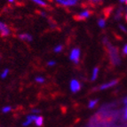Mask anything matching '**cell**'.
Masks as SVG:
<instances>
[{"mask_svg":"<svg viewBox=\"0 0 127 127\" xmlns=\"http://www.w3.org/2000/svg\"><path fill=\"white\" fill-rule=\"evenodd\" d=\"M104 44L106 45V48L108 50V56H109L110 62L113 65H118L120 63V57H119V53L117 49L112 45L109 43V41L108 40V38H104L103 39Z\"/></svg>","mask_w":127,"mask_h":127,"instance_id":"cell-1","label":"cell"},{"mask_svg":"<svg viewBox=\"0 0 127 127\" xmlns=\"http://www.w3.org/2000/svg\"><path fill=\"white\" fill-rule=\"evenodd\" d=\"M54 2L60 6L70 8V7L76 6L79 4L80 0H54Z\"/></svg>","mask_w":127,"mask_h":127,"instance_id":"cell-2","label":"cell"},{"mask_svg":"<svg viewBox=\"0 0 127 127\" xmlns=\"http://www.w3.org/2000/svg\"><path fill=\"white\" fill-rule=\"evenodd\" d=\"M81 57V52L79 48H73L69 53V60L75 64H78Z\"/></svg>","mask_w":127,"mask_h":127,"instance_id":"cell-3","label":"cell"},{"mask_svg":"<svg viewBox=\"0 0 127 127\" xmlns=\"http://www.w3.org/2000/svg\"><path fill=\"white\" fill-rule=\"evenodd\" d=\"M92 12L89 9H84L83 11H81L80 13H78L76 15H75V19L76 21H85V20L88 19L91 16Z\"/></svg>","mask_w":127,"mask_h":127,"instance_id":"cell-4","label":"cell"},{"mask_svg":"<svg viewBox=\"0 0 127 127\" xmlns=\"http://www.w3.org/2000/svg\"><path fill=\"white\" fill-rule=\"evenodd\" d=\"M118 84V80L117 79H113V80H110L108 82L103 83L102 85H100V86L98 88L100 91H105V90H108L112 87L116 86V85Z\"/></svg>","mask_w":127,"mask_h":127,"instance_id":"cell-5","label":"cell"},{"mask_svg":"<svg viewBox=\"0 0 127 127\" xmlns=\"http://www.w3.org/2000/svg\"><path fill=\"white\" fill-rule=\"evenodd\" d=\"M36 116H37V115H34V114L28 115L27 117H25V119H24V121L22 122V124H21L22 127H30V125H34Z\"/></svg>","mask_w":127,"mask_h":127,"instance_id":"cell-6","label":"cell"},{"mask_svg":"<svg viewBox=\"0 0 127 127\" xmlns=\"http://www.w3.org/2000/svg\"><path fill=\"white\" fill-rule=\"evenodd\" d=\"M69 89L73 93H78L81 90V83L77 79H72L69 83Z\"/></svg>","mask_w":127,"mask_h":127,"instance_id":"cell-7","label":"cell"},{"mask_svg":"<svg viewBox=\"0 0 127 127\" xmlns=\"http://www.w3.org/2000/svg\"><path fill=\"white\" fill-rule=\"evenodd\" d=\"M12 33L11 29L4 23L3 21H0V36H9Z\"/></svg>","mask_w":127,"mask_h":127,"instance_id":"cell-8","label":"cell"},{"mask_svg":"<svg viewBox=\"0 0 127 127\" xmlns=\"http://www.w3.org/2000/svg\"><path fill=\"white\" fill-rule=\"evenodd\" d=\"M19 38L21 40L25 41V42H31L33 40V37L30 34H28V33H22V34L19 35Z\"/></svg>","mask_w":127,"mask_h":127,"instance_id":"cell-9","label":"cell"},{"mask_svg":"<svg viewBox=\"0 0 127 127\" xmlns=\"http://www.w3.org/2000/svg\"><path fill=\"white\" fill-rule=\"evenodd\" d=\"M99 73H100V68L98 67H95L93 68V71H92V75H91V80L92 81H95L97 79V77L99 76Z\"/></svg>","mask_w":127,"mask_h":127,"instance_id":"cell-10","label":"cell"},{"mask_svg":"<svg viewBox=\"0 0 127 127\" xmlns=\"http://www.w3.org/2000/svg\"><path fill=\"white\" fill-rule=\"evenodd\" d=\"M34 125H36V127H41L43 125H44V117H43L42 116L37 115L36 117V120H35Z\"/></svg>","mask_w":127,"mask_h":127,"instance_id":"cell-11","label":"cell"},{"mask_svg":"<svg viewBox=\"0 0 127 127\" xmlns=\"http://www.w3.org/2000/svg\"><path fill=\"white\" fill-rule=\"evenodd\" d=\"M32 2H34L35 4H36L37 5L39 6H42V7H47L48 4L45 0H31Z\"/></svg>","mask_w":127,"mask_h":127,"instance_id":"cell-12","label":"cell"},{"mask_svg":"<svg viewBox=\"0 0 127 127\" xmlns=\"http://www.w3.org/2000/svg\"><path fill=\"white\" fill-rule=\"evenodd\" d=\"M98 102H99V100H97V99H92V100H89V102H88V108H94L96 106H97Z\"/></svg>","mask_w":127,"mask_h":127,"instance_id":"cell-13","label":"cell"},{"mask_svg":"<svg viewBox=\"0 0 127 127\" xmlns=\"http://www.w3.org/2000/svg\"><path fill=\"white\" fill-rule=\"evenodd\" d=\"M106 25H107L106 19H104V18H100V19L98 20V26H99L100 29H104V28L106 27Z\"/></svg>","mask_w":127,"mask_h":127,"instance_id":"cell-14","label":"cell"},{"mask_svg":"<svg viewBox=\"0 0 127 127\" xmlns=\"http://www.w3.org/2000/svg\"><path fill=\"white\" fill-rule=\"evenodd\" d=\"M86 1L91 5H98V4H101L103 0H86Z\"/></svg>","mask_w":127,"mask_h":127,"instance_id":"cell-15","label":"cell"},{"mask_svg":"<svg viewBox=\"0 0 127 127\" xmlns=\"http://www.w3.org/2000/svg\"><path fill=\"white\" fill-rule=\"evenodd\" d=\"M12 107L11 106H4L2 108V109H1V111H2L3 114H8V113H10L11 111H12Z\"/></svg>","mask_w":127,"mask_h":127,"instance_id":"cell-16","label":"cell"},{"mask_svg":"<svg viewBox=\"0 0 127 127\" xmlns=\"http://www.w3.org/2000/svg\"><path fill=\"white\" fill-rule=\"evenodd\" d=\"M8 75H9V69L8 68H4L2 72H1V74H0V76H1V78L4 79L5 77H7Z\"/></svg>","mask_w":127,"mask_h":127,"instance_id":"cell-17","label":"cell"},{"mask_svg":"<svg viewBox=\"0 0 127 127\" xmlns=\"http://www.w3.org/2000/svg\"><path fill=\"white\" fill-rule=\"evenodd\" d=\"M35 81H36L37 84H44L45 83V77L44 76H36V79H35Z\"/></svg>","mask_w":127,"mask_h":127,"instance_id":"cell-18","label":"cell"},{"mask_svg":"<svg viewBox=\"0 0 127 127\" xmlns=\"http://www.w3.org/2000/svg\"><path fill=\"white\" fill-rule=\"evenodd\" d=\"M63 50V46H62V45H56V46L54 47V49H53V51H54V53H61V52Z\"/></svg>","mask_w":127,"mask_h":127,"instance_id":"cell-19","label":"cell"},{"mask_svg":"<svg viewBox=\"0 0 127 127\" xmlns=\"http://www.w3.org/2000/svg\"><path fill=\"white\" fill-rule=\"evenodd\" d=\"M31 114H34V115H38L40 113V109L39 108H32L31 109Z\"/></svg>","mask_w":127,"mask_h":127,"instance_id":"cell-20","label":"cell"},{"mask_svg":"<svg viewBox=\"0 0 127 127\" xmlns=\"http://www.w3.org/2000/svg\"><path fill=\"white\" fill-rule=\"evenodd\" d=\"M47 65H48L49 67H53V66L56 65V62H55V61H49V62H47Z\"/></svg>","mask_w":127,"mask_h":127,"instance_id":"cell-21","label":"cell"},{"mask_svg":"<svg viewBox=\"0 0 127 127\" xmlns=\"http://www.w3.org/2000/svg\"><path fill=\"white\" fill-rule=\"evenodd\" d=\"M123 116H124V118H125V120H127V106L125 107V108H124Z\"/></svg>","mask_w":127,"mask_h":127,"instance_id":"cell-22","label":"cell"},{"mask_svg":"<svg viewBox=\"0 0 127 127\" xmlns=\"http://www.w3.org/2000/svg\"><path fill=\"white\" fill-rule=\"evenodd\" d=\"M122 52H123V53L125 55H127V44H125V45H124L123 49H122Z\"/></svg>","mask_w":127,"mask_h":127,"instance_id":"cell-23","label":"cell"},{"mask_svg":"<svg viewBox=\"0 0 127 127\" xmlns=\"http://www.w3.org/2000/svg\"><path fill=\"white\" fill-rule=\"evenodd\" d=\"M119 29H120V30H122L123 32H125V33H126L127 32V29L124 25H119Z\"/></svg>","mask_w":127,"mask_h":127,"instance_id":"cell-24","label":"cell"},{"mask_svg":"<svg viewBox=\"0 0 127 127\" xmlns=\"http://www.w3.org/2000/svg\"><path fill=\"white\" fill-rule=\"evenodd\" d=\"M123 103H124V105H125V107L127 106V95L125 96V98H124V100H123Z\"/></svg>","mask_w":127,"mask_h":127,"instance_id":"cell-25","label":"cell"},{"mask_svg":"<svg viewBox=\"0 0 127 127\" xmlns=\"http://www.w3.org/2000/svg\"><path fill=\"white\" fill-rule=\"evenodd\" d=\"M8 2L9 3H13L14 2V0H8Z\"/></svg>","mask_w":127,"mask_h":127,"instance_id":"cell-26","label":"cell"},{"mask_svg":"<svg viewBox=\"0 0 127 127\" xmlns=\"http://www.w3.org/2000/svg\"><path fill=\"white\" fill-rule=\"evenodd\" d=\"M121 3H125V0H120Z\"/></svg>","mask_w":127,"mask_h":127,"instance_id":"cell-27","label":"cell"},{"mask_svg":"<svg viewBox=\"0 0 127 127\" xmlns=\"http://www.w3.org/2000/svg\"><path fill=\"white\" fill-rule=\"evenodd\" d=\"M125 20H126V21H127V13H125Z\"/></svg>","mask_w":127,"mask_h":127,"instance_id":"cell-28","label":"cell"},{"mask_svg":"<svg viewBox=\"0 0 127 127\" xmlns=\"http://www.w3.org/2000/svg\"><path fill=\"white\" fill-rule=\"evenodd\" d=\"M125 4H127V0H125Z\"/></svg>","mask_w":127,"mask_h":127,"instance_id":"cell-29","label":"cell"}]
</instances>
